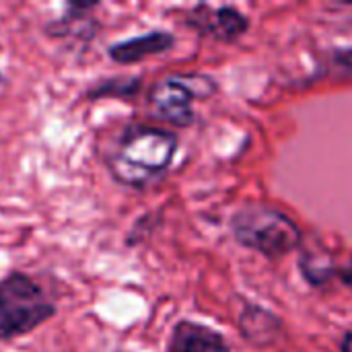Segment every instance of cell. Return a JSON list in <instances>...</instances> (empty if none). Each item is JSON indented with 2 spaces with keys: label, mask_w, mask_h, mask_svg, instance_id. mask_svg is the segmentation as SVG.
<instances>
[{
  "label": "cell",
  "mask_w": 352,
  "mask_h": 352,
  "mask_svg": "<svg viewBox=\"0 0 352 352\" xmlns=\"http://www.w3.org/2000/svg\"><path fill=\"white\" fill-rule=\"evenodd\" d=\"M99 6L101 2L97 0H68L64 12L43 25V33L52 39H76L89 43L101 29V23L95 16Z\"/></svg>",
  "instance_id": "6"
},
{
  "label": "cell",
  "mask_w": 352,
  "mask_h": 352,
  "mask_svg": "<svg viewBox=\"0 0 352 352\" xmlns=\"http://www.w3.org/2000/svg\"><path fill=\"white\" fill-rule=\"evenodd\" d=\"M167 352H231V344L206 324L179 320L169 334Z\"/></svg>",
  "instance_id": "8"
},
{
  "label": "cell",
  "mask_w": 352,
  "mask_h": 352,
  "mask_svg": "<svg viewBox=\"0 0 352 352\" xmlns=\"http://www.w3.org/2000/svg\"><path fill=\"white\" fill-rule=\"evenodd\" d=\"M157 223H159V217H157L155 212L142 214V217L132 225V229H130V233H128V237H126V245H128V248H134V245L144 243L146 237H148V235L153 233V229L157 227Z\"/></svg>",
  "instance_id": "12"
},
{
  "label": "cell",
  "mask_w": 352,
  "mask_h": 352,
  "mask_svg": "<svg viewBox=\"0 0 352 352\" xmlns=\"http://www.w3.org/2000/svg\"><path fill=\"white\" fill-rule=\"evenodd\" d=\"M0 82H2V72H0Z\"/></svg>",
  "instance_id": "15"
},
{
  "label": "cell",
  "mask_w": 352,
  "mask_h": 352,
  "mask_svg": "<svg viewBox=\"0 0 352 352\" xmlns=\"http://www.w3.org/2000/svg\"><path fill=\"white\" fill-rule=\"evenodd\" d=\"M56 311V303L29 274L14 270L0 278V342L35 332Z\"/></svg>",
  "instance_id": "3"
},
{
  "label": "cell",
  "mask_w": 352,
  "mask_h": 352,
  "mask_svg": "<svg viewBox=\"0 0 352 352\" xmlns=\"http://www.w3.org/2000/svg\"><path fill=\"white\" fill-rule=\"evenodd\" d=\"M336 278H340V283H342V285H346V287H351L352 289V258L349 264L338 266V270H336Z\"/></svg>",
  "instance_id": "13"
},
{
  "label": "cell",
  "mask_w": 352,
  "mask_h": 352,
  "mask_svg": "<svg viewBox=\"0 0 352 352\" xmlns=\"http://www.w3.org/2000/svg\"><path fill=\"white\" fill-rule=\"evenodd\" d=\"M299 268H301L303 278L311 287L328 285L332 278H336V270H338V266L334 264V260L330 258V254L324 248L303 250L301 260H299Z\"/></svg>",
  "instance_id": "11"
},
{
  "label": "cell",
  "mask_w": 352,
  "mask_h": 352,
  "mask_svg": "<svg viewBox=\"0 0 352 352\" xmlns=\"http://www.w3.org/2000/svg\"><path fill=\"white\" fill-rule=\"evenodd\" d=\"M184 25L202 37L233 43L250 29V19L235 6H210L202 2L186 12Z\"/></svg>",
  "instance_id": "5"
},
{
  "label": "cell",
  "mask_w": 352,
  "mask_h": 352,
  "mask_svg": "<svg viewBox=\"0 0 352 352\" xmlns=\"http://www.w3.org/2000/svg\"><path fill=\"white\" fill-rule=\"evenodd\" d=\"M217 91L219 85L208 74H169L148 89L146 105L155 120L175 128H190L196 122L194 101H206Z\"/></svg>",
  "instance_id": "4"
},
{
  "label": "cell",
  "mask_w": 352,
  "mask_h": 352,
  "mask_svg": "<svg viewBox=\"0 0 352 352\" xmlns=\"http://www.w3.org/2000/svg\"><path fill=\"white\" fill-rule=\"evenodd\" d=\"M239 332L250 344H254L258 349H266V346L274 344L276 338L280 336L283 322L272 311H268L260 305L248 303L239 316Z\"/></svg>",
  "instance_id": "9"
},
{
  "label": "cell",
  "mask_w": 352,
  "mask_h": 352,
  "mask_svg": "<svg viewBox=\"0 0 352 352\" xmlns=\"http://www.w3.org/2000/svg\"><path fill=\"white\" fill-rule=\"evenodd\" d=\"M142 89V76L140 74H118V76H105L95 82H91L82 91L85 101H97V99H134Z\"/></svg>",
  "instance_id": "10"
},
{
  "label": "cell",
  "mask_w": 352,
  "mask_h": 352,
  "mask_svg": "<svg viewBox=\"0 0 352 352\" xmlns=\"http://www.w3.org/2000/svg\"><path fill=\"white\" fill-rule=\"evenodd\" d=\"M235 241L268 260H278L303 243L297 223L285 212L266 204H248L231 217Z\"/></svg>",
  "instance_id": "2"
},
{
  "label": "cell",
  "mask_w": 352,
  "mask_h": 352,
  "mask_svg": "<svg viewBox=\"0 0 352 352\" xmlns=\"http://www.w3.org/2000/svg\"><path fill=\"white\" fill-rule=\"evenodd\" d=\"M175 35L167 29H151L142 35L136 37H128L122 41H113L107 45V58L113 64H138L151 56H159L165 54L169 50H173L175 45Z\"/></svg>",
  "instance_id": "7"
},
{
  "label": "cell",
  "mask_w": 352,
  "mask_h": 352,
  "mask_svg": "<svg viewBox=\"0 0 352 352\" xmlns=\"http://www.w3.org/2000/svg\"><path fill=\"white\" fill-rule=\"evenodd\" d=\"M340 352H352V332H346L342 342H340Z\"/></svg>",
  "instance_id": "14"
},
{
  "label": "cell",
  "mask_w": 352,
  "mask_h": 352,
  "mask_svg": "<svg viewBox=\"0 0 352 352\" xmlns=\"http://www.w3.org/2000/svg\"><path fill=\"white\" fill-rule=\"evenodd\" d=\"M179 138L175 132L148 126L126 124L107 144L103 163L111 179L130 190H146L159 184L171 169Z\"/></svg>",
  "instance_id": "1"
}]
</instances>
